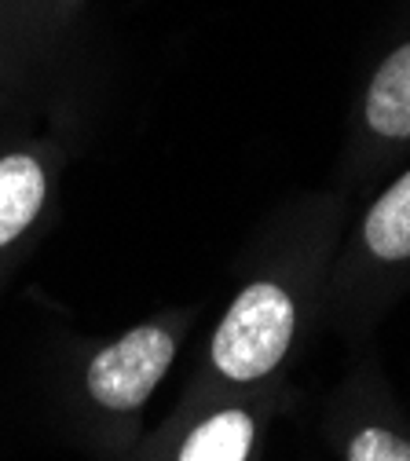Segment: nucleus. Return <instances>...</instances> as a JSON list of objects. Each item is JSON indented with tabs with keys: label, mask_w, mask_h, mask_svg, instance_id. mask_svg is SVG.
Returning <instances> with one entry per match:
<instances>
[{
	"label": "nucleus",
	"mask_w": 410,
	"mask_h": 461,
	"mask_svg": "<svg viewBox=\"0 0 410 461\" xmlns=\"http://www.w3.org/2000/svg\"><path fill=\"white\" fill-rule=\"evenodd\" d=\"M297 308L275 282H253L231 301L213 337V363L231 381L268 377L289 352Z\"/></svg>",
	"instance_id": "1"
},
{
	"label": "nucleus",
	"mask_w": 410,
	"mask_h": 461,
	"mask_svg": "<svg viewBox=\"0 0 410 461\" xmlns=\"http://www.w3.org/2000/svg\"><path fill=\"white\" fill-rule=\"evenodd\" d=\"M176 340L161 326H136L88 366V392L106 411H136L172 366Z\"/></svg>",
	"instance_id": "2"
},
{
	"label": "nucleus",
	"mask_w": 410,
	"mask_h": 461,
	"mask_svg": "<svg viewBox=\"0 0 410 461\" xmlns=\"http://www.w3.org/2000/svg\"><path fill=\"white\" fill-rule=\"evenodd\" d=\"M367 122L385 140H410V44L378 67L367 88Z\"/></svg>",
	"instance_id": "3"
},
{
	"label": "nucleus",
	"mask_w": 410,
	"mask_h": 461,
	"mask_svg": "<svg viewBox=\"0 0 410 461\" xmlns=\"http://www.w3.org/2000/svg\"><path fill=\"white\" fill-rule=\"evenodd\" d=\"M44 205V168L30 154L0 158V246L19 239Z\"/></svg>",
	"instance_id": "4"
},
{
	"label": "nucleus",
	"mask_w": 410,
	"mask_h": 461,
	"mask_svg": "<svg viewBox=\"0 0 410 461\" xmlns=\"http://www.w3.org/2000/svg\"><path fill=\"white\" fill-rule=\"evenodd\" d=\"M363 239L378 260H410V172L374 202L363 223Z\"/></svg>",
	"instance_id": "5"
},
{
	"label": "nucleus",
	"mask_w": 410,
	"mask_h": 461,
	"mask_svg": "<svg viewBox=\"0 0 410 461\" xmlns=\"http://www.w3.org/2000/svg\"><path fill=\"white\" fill-rule=\"evenodd\" d=\"M257 425L246 411H220L205 418L184 443L180 461H246Z\"/></svg>",
	"instance_id": "6"
},
{
	"label": "nucleus",
	"mask_w": 410,
	"mask_h": 461,
	"mask_svg": "<svg viewBox=\"0 0 410 461\" xmlns=\"http://www.w3.org/2000/svg\"><path fill=\"white\" fill-rule=\"evenodd\" d=\"M348 461H410V439L388 429H360L348 439Z\"/></svg>",
	"instance_id": "7"
}]
</instances>
